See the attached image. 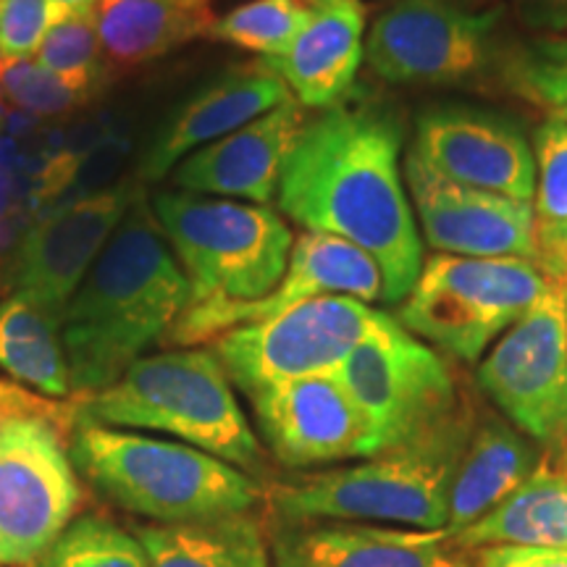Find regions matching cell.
<instances>
[{"label": "cell", "mask_w": 567, "mask_h": 567, "mask_svg": "<svg viewBox=\"0 0 567 567\" xmlns=\"http://www.w3.org/2000/svg\"><path fill=\"white\" fill-rule=\"evenodd\" d=\"M476 567H567V549L494 544L478 547Z\"/></svg>", "instance_id": "obj_35"}, {"label": "cell", "mask_w": 567, "mask_h": 567, "mask_svg": "<svg viewBox=\"0 0 567 567\" xmlns=\"http://www.w3.org/2000/svg\"><path fill=\"white\" fill-rule=\"evenodd\" d=\"M478 384L544 460L567 467V292L549 287L478 365Z\"/></svg>", "instance_id": "obj_10"}, {"label": "cell", "mask_w": 567, "mask_h": 567, "mask_svg": "<svg viewBox=\"0 0 567 567\" xmlns=\"http://www.w3.org/2000/svg\"><path fill=\"white\" fill-rule=\"evenodd\" d=\"M19 208H32V200H30V193H27V187L21 184L17 176L11 172H6L3 166H0V218L9 216V213L19 210ZM38 213V210H34Z\"/></svg>", "instance_id": "obj_37"}, {"label": "cell", "mask_w": 567, "mask_h": 567, "mask_svg": "<svg viewBox=\"0 0 567 567\" xmlns=\"http://www.w3.org/2000/svg\"><path fill=\"white\" fill-rule=\"evenodd\" d=\"M34 59L48 71L59 74L63 82L95 97L111 66L103 53L101 32H97L95 6L63 13L53 30L45 34Z\"/></svg>", "instance_id": "obj_31"}, {"label": "cell", "mask_w": 567, "mask_h": 567, "mask_svg": "<svg viewBox=\"0 0 567 567\" xmlns=\"http://www.w3.org/2000/svg\"><path fill=\"white\" fill-rule=\"evenodd\" d=\"M413 151L444 179L517 203H534V147L505 118L473 109H434L417 118Z\"/></svg>", "instance_id": "obj_17"}, {"label": "cell", "mask_w": 567, "mask_h": 567, "mask_svg": "<svg viewBox=\"0 0 567 567\" xmlns=\"http://www.w3.org/2000/svg\"><path fill=\"white\" fill-rule=\"evenodd\" d=\"M66 11L53 0H0V61L34 59Z\"/></svg>", "instance_id": "obj_33"}, {"label": "cell", "mask_w": 567, "mask_h": 567, "mask_svg": "<svg viewBox=\"0 0 567 567\" xmlns=\"http://www.w3.org/2000/svg\"><path fill=\"white\" fill-rule=\"evenodd\" d=\"M71 405L0 381V567H30L76 517Z\"/></svg>", "instance_id": "obj_6"}, {"label": "cell", "mask_w": 567, "mask_h": 567, "mask_svg": "<svg viewBox=\"0 0 567 567\" xmlns=\"http://www.w3.org/2000/svg\"><path fill=\"white\" fill-rule=\"evenodd\" d=\"M499 9L467 11L452 0H396L365 34V61L392 84L463 82L486 61Z\"/></svg>", "instance_id": "obj_12"}, {"label": "cell", "mask_w": 567, "mask_h": 567, "mask_svg": "<svg viewBox=\"0 0 567 567\" xmlns=\"http://www.w3.org/2000/svg\"><path fill=\"white\" fill-rule=\"evenodd\" d=\"M216 0H97V32L113 66H142L174 53L216 24Z\"/></svg>", "instance_id": "obj_22"}, {"label": "cell", "mask_w": 567, "mask_h": 567, "mask_svg": "<svg viewBox=\"0 0 567 567\" xmlns=\"http://www.w3.org/2000/svg\"><path fill=\"white\" fill-rule=\"evenodd\" d=\"M471 434L473 413L465 405L415 442L342 471L276 484L266 499L276 520L392 523L394 528L444 530L452 478Z\"/></svg>", "instance_id": "obj_5"}, {"label": "cell", "mask_w": 567, "mask_h": 567, "mask_svg": "<svg viewBox=\"0 0 567 567\" xmlns=\"http://www.w3.org/2000/svg\"><path fill=\"white\" fill-rule=\"evenodd\" d=\"M323 295H350L363 302L384 300V276L371 255L344 239L305 231L295 239L289 266L271 295L250 302H195L184 310L163 344L193 347L239 326L266 321Z\"/></svg>", "instance_id": "obj_13"}, {"label": "cell", "mask_w": 567, "mask_h": 567, "mask_svg": "<svg viewBox=\"0 0 567 567\" xmlns=\"http://www.w3.org/2000/svg\"><path fill=\"white\" fill-rule=\"evenodd\" d=\"M499 80L549 122H567V38L547 34L509 48L499 63Z\"/></svg>", "instance_id": "obj_28"}, {"label": "cell", "mask_w": 567, "mask_h": 567, "mask_svg": "<svg viewBox=\"0 0 567 567\" xmlns=\"http://www.w3.org/2000/svg\"><path fill=\"white\" fill-rule=\"evenodd\" d=\"M30 567H151L137 534L111 517L76 515Z\"/></svg>", "instance_id": "obj_29"}, {"label": "cell", "mask_w": 567, "mask_h": 567, "mask_svg": "<svg viewBox=\"0 0 567 567\" xmlns=\"http://www.w3.org/2000/svg\"><path fill=\"white\" fill-rule=\"evenodd\" d=\"M517 19L536 32H567V0H515Z\"/></svg>", "instance_id": "obj_36"}, {"label": "cell", "mask_w": 567, "mask_h": 567, "mask_svg": "<svg viewBox=\"0 0 567 567\" xmlns=\"http://www.w3.org/2000/svg\"><path fill=\"white\" fill-rule=\"evenodd\" d=\"M308 9H331V6H342V3H350V0H302Z\"/></svg>", "instance_id": "obj_39"}, {"label": "cell", "mask_w": 567, "mask_h": 567, "mask_svg": "<svg viewBox=\"0 0 567 567\" xmlns=\"http://www.w3.org/2000/svg\"><path fill=\"white\" fill-rule=\"evenodd\" d=\"M365 21L363 0L313 9L287 53L260 61L281 76L302 109H337L352 90L365 59Z\"/></svg>", "instance_id": "obj_21"}, {"label": "cell", "mask_w": 567, "mask_h": 567, "mask_svg": "<svg viewBox=\"0 0 567 567\" xmlns=\"http://www.w3.org/2000/svg\"><path fill=\"white\" fill-rule=\"evenodd\" d=\"M153 213L179 260L193 302H250L271 295L295 234L268 205L195 193H158Z\"/></svg>", "instance_id": "obj_7"}, {"label": "cell", "mask_w": 567, "mask_h": 567, "mask_svg": "<svg viewBox=\"0 0 567 567\" xmlns=\"http://www.w3.org/2000/svg\"><path fill=\"white\" fill-rule=\"evenodd\" d=\"M151 567H274L264 528L252 515L179 526H140Z\"/></svg>", "instance_id": "obj_26"}, {"label": "cell", "mask_w": 567, "mask_h": 567, "mask_svg": "<svg viewBox=\"0 0 567 567\" xmlns=\"http://www.w3.org/2000/svg\"><path fill=\"white\" fill-rule=\"evenodd\" d=\"M310 13L313 9H308L302 0H247L218 17L208 38L271 61L292 48Z\"/></svg>", "instance_id": "obj_30"}, {"label": "cell", "mask_w": 567, "mask_h": 567, "mask_svg": "<svg viewBox=\"0 0 567 567\" xmlns=\"http://www.w3.org/2000/svg\"><path fill=\"white\" fill-rule=\"evenodd\" d=\"M305 124V109L292 97L187 155L172 172V179L182 193L268 205L279 193L284 166Z\"/></svg>", "instance_id": "obj_18"}, {"label": "cell", "mask_w": 567, "mask_h": 567, "mask_svg": "<svg viewBox=\"0 0 567 567\" xmlns=\"http://www.w3.org/2000/svg\"><path fill=\"white\" fill-rule=\"evenodd\" d=\"M400 130L386 113L337 105L305 124L284 166L279 208L308 231L371 255L384 302H402L423 268L415 210L400 166Z\"/></svg>", "instance_id": "obj_1"}, {"label": "cell", "mask_w": 567, "mask_h": 567, "mask_svg": "<svg viewBox=\"0 0 567 567\" xmlns=\"http://www.w3.org/2000/svg\"><path fill=\"white\" fill-rule=\"evenodd\" d=\"M140 193V184H116L40 213L13 258L11 292L30 295L63 318L71 297Z\"/></svg>", "instance_id": "obj_14"}, {"label": "cell", "mask_w": 567, "mask_h": 567, "mask_svg": "<svg viewBox=\"0 0 567 567\" xmlns=\"http://www.w3.org/2000/svg\"><path fill=\"white\" fill-rule=\"evenodd\" d=\"M63 318L24 292L0 302V368L13 384L45 400L71 396Z\"/></svg>", "instance_id": "obj_25"}, {"label": "cell", "mask_w": 567, "mask_h": 567, "mask_svg": "<svg viewBox=\"0 0 567 567\" xmlns=\"http://www.w3.org/2000/svg\"><path fill=\"white\" fill-rule=\"evenodd\" d=\"M130 151H132V140L122 132L111 130L105 137L97 140L95 145L84 153L80 166H76L74 179H71V187L66 189V195H63L61 200L69 203V200H76V197H87V195L109 189V182L116 176L118 168H122V163L126 161Z\"/></svg>", "instance_id": "obj_34"}, {"label": "cell", "mask_w": 567, "mask_h": 567, "mask_svg": "<svg viewBox=\"0 0 567 567\" xmlns=\"http://www.w3.org/2000/svg\"><path fill=\"white\" fill-rule=\"evenodd\" d=\"M534 224L538 271L567 292V122H547L534 134Z\"/></svg>", "instance_id": "obj_27"}, {"label": "cell", "mask_w": 567, "mask_h": 567, "mask_svg": "<svg viewBox=\"0 0 567 567\" xmlns=\"http://www.w3.org/2000/svg\"><path fill=\"white\" fill-rule=\"evenodd\" d=\"M189 302L187 276L140 193L63 313L71 394H95L122 379Z\"/></svg>", "instance_id": "obj_2"}, {"label": "cell", "mask_w": 567, "mask_h": 567, "mask_svg": "<svg viewBox=\"0 0 567 567\" xmlns=\"http://www.w3.org/2000/svg\"><path fill=\"white\" fill-rule=\"evenodd\" d=\"M0 97L34 118H61L84 109L90 92L63 82L38 59L0 61Z\"/></svg>", "instance_id": "obj_32"}, {"label": "cell", "mask_w": 567, "mask_h": 567, "mask_svg": "<svg viewBox=\"0 0 567 567\" xmlns=\"http://www.w3.org/2000/svg\"><path fill=\"white\" fill-rule=\"evenodd\" d=\"M405 187L415 221L434 250L457 258H517L538 268L534 203L444 179L413 147L405 158Z\"/></svg>", "instance_id": "obj_15"}, {"label": "cell", "mask_w": 567, "mask_h": 567, "mask_svg": "<svg viewBox=\"0 0 567 567\" xmlns=\"http://www.w3.org/2000/svg\"><path fill=\"white\" fill-rule=\"evenodd\" d=\"M0 116H3V97H0Z\"/></svg>", "instance_id": "obj_41"}, {"label": "cell", "mask_w": 567, "mask_h": 567, "mask_svg": "<svg viewBox=\"0 0 567 567\" xmlns=\"http://www.w3.org/2000/svg\"><path fill=\"white\" fill-rule=\"evenodd\" d=\"M452 3L463 6V9H467V11H476V9H481V6H484V3H492V0H452Z\"/></svg>", "instance_id": "obj_40"}, {"label": "cell", "mask_w": 567, "mask_h": 567, "mask_svg": "<svg viewBox=\"0 0 567 567\" xmlns=\"http://www.w3.org/2000/svg\"><path fill=\"white\" fill-rule=\"evenodd\" d=\"M268 450L287 467H316L350 457H375L365 417L337 373L287 381L252 394Z\"/></svg>", "instance_id": "obj_16"}, {"label": "cell", "mask_w": 567, "mask_h": 567, "mask_svg": "<svg viewBox=\"0 0 567 567\" xmlns=\"http://www.w3.org/2000/svg\"><path fill=\"white\" fill-rule=\"evenodd\" d=\"M444 530L347 520H276L274 567H465L446 551Z\"/></svg>", "instance_id": "obj_20"}, {"label": "cell", "mask_w": 567, "mask_h": 567, "mask_svg": "<svg viewBox=\"0 0 567 567\" xmlns=\"http://www.w3.org/2000/svg\"><path fill=\"white\" fill-rule=\"evenodd\" d=\"M538 450L502 421H484L473 429L450 488L446 538L499 507L538 465Z\"/></svg>", "instance_id": "obj_23"}, {"label": "cell", "mask_w": 567, "mask_h": 567, "mask_svg": "<svg viewBox=\"0 0 567 567\" xmlns=\"http://www.w3.org/2000/svg\"><path fill=\"white\" fill-rule=\"evenodd\" d=\"M450 542L460 547L520 544L567 549V467L542 457L536 471L499 507Z\"/></svg>", "instance_id": "obj_24"}, {"label": "cell", "mask_w": 567, "mask_h": 567, "mask_svg": "<svg viewBox=\"0 0 567 567\" xmlns=\"http://www.w3.org/2000/svg\"><path fill=\"white\" fill-rule=\"evenodd\" d=\"M53 3L63 6V9L74 11V9H87V6H97V0H53Z\"/></svg>", "instance_id": "obj_38"}, {"label": "cell", "mask_w": 567, "mask_h": 567, "mask_svg": "<svg viewBox=\"0 0 567 567\" xmlns=\"http://www.w3.org/2000/svg\"><path fill=\"white\" fill-rule=\"evenodd\" d=\"M69 452L97 494L153 526L250 515L266 499V488L245 471L168 439L74 423Z\"/></svg>", "instance_id": "obj_4"}, {"label": "cell", "mask_w": 567, "mask_h": 567, "mask_svg": "<svg viewBox=\"0 0 567 567\" xmlns=\"http://www.w3.org/2000/svg\"><path fill=\"white\" fill-rule=\"evenodd\" d=\"M337 379L365 417L375 455L431 434L465 408L442 354L389 313H379Z\"/></svg>", "instance_id": "obj_9"}, {"label": "cell", "mask_w": 567, "mask_h": 567, "mask_svg": "<svg viewBox=\"0 0 567 567\" xmlns=\"http://www.w3.org/2000/svg\"><path fill=\"white\" fill-rule=\"evenodd\" d=\"M381 310L350 295H323L213 339L224 371L247 396L287 381L337 373Z\"/></svg>", "instance_id": "obj_11"}, {"label": "cell", "mask_w": 567, "mask_h": 567, "mask_svg": "<svg viewBox=\"0 0 567 567\" xmlns=\"http://www.w3.org/2000/svg\"><path fill=\"white\" fill-rule=\"evenodd\" d=\"M549 287L547 276L528 260L436 252L423 260L396 321L417 339L476 363Z\"/></svg>", "instance_id": "obj_8"}, {"label": "cell", "mask_w": 567, "mask_h": 567, "mask_svg": "<svg viewBox=\"0 0 567 567\" xmlns=\"http://www.w3.org/2000/svg\"><path fill=\"white\" fill-rule=\"evenodd\" d=\"M287 101H292V92L264 61L224 71L168 118V124L153 140L151 151L142 155L137 184L163 179L187 155L237 132L239 126L250 124L252 118L279 109Z\"/></svg>", "instance_id": "obj_19"}, {"label": "cell", "mask_w": 567, "mask_h": 567, "mask_svg": "<svg viewBox=\"0 0 567 567\" xmlns=\"http://www.w3.org/2000/svg\"><path fill=\"white\" fill-rule=\"evenodd\" d=\"M71 421L126 431H161L208 452L247 476H264L266 452L213 350L145 354L101 392L76 396Z\"/></svg>", "instance_id": "obj_3"}]
</instances>
